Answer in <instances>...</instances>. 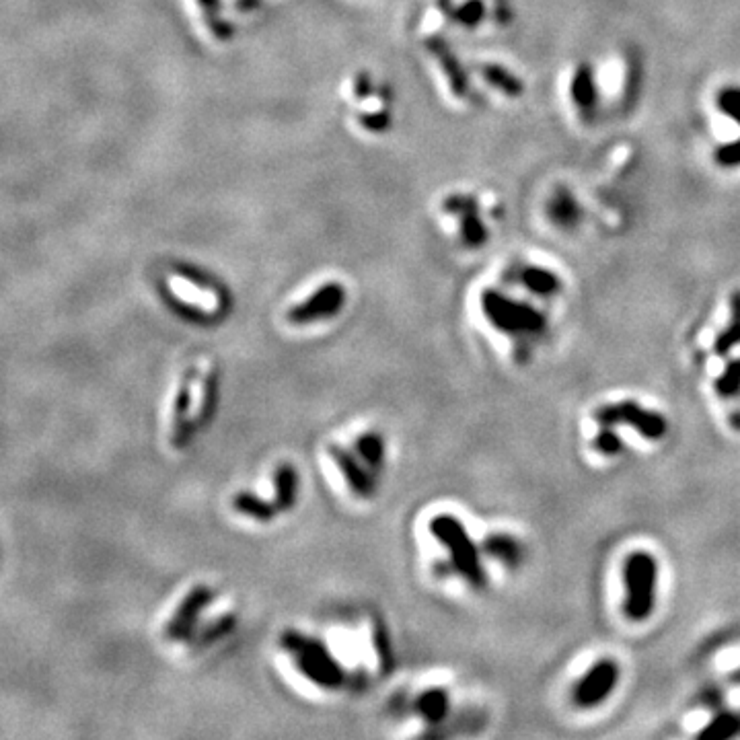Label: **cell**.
<instances>
[{
	"label": "cell",
	"instance_id": "cell-4",
	"mask_svg": "<svg viewBox=\"0 0 740 740\" xmlns=\"http://www.w3.org/2000/svg\"><path fill=\"white\" fill-rule=\"evenodd\" d=\"M481 307L488 321L502 333H510V336H527V333H539L545 327V317L533 309L531 305L518 303L508 299V296L486 290L484 299H481Z\"/></svg>",
	"mask_w": 740,
	"mask_h": 740
},
{
	"label": "cell",
	"instance_id": "cell-14",
	"mask_svg": "<svg viewBox=\"0 0 740 740\" xmlns=\"http://www.w3.org/2000/svg\"><path fill=\"white\" fill-rule=\"evenodd\" d=\"M416 710L422 714L428 722H440L449 712V695L444 689H428L424 691L418 701Z\"/></svg>",
	"mask_w": 740,
	"mask_h": 740
},
{
	"label": "cell",
	"instance_id": "cell-21",
	"mask_svg": "<svg viewBox=\"0 0 740 740\" xmlns=\"http://www.w3.org/2000/svg\"><path fill=\"white\" fill-rule=\"evenodd\" d=\"M373 646H375V652H377V660L381 664L383 673H387L391 666H393V656H391V646H389V638H387V632L381 621L375 619L373 623Z\"/></svg>",
	"mask_w": 740,
	"mask_h": 740
},
{
	"label": "cell",
	"instance_id": "cell-17",
	"mask_svg": "<svg viewBox=\"0 0 740 740\" xmlns=\"http://www.w3.org/2000/svg\"><path fill=\"white\" fill-rule=\"evenodd\" d=\"M521 280L525 284V288H529L533 294H539V296H551L560 290V280L558 276H555L553 272L549 270H543V268H535V266H529L523 270L521 274Z\"/></svg>",
	"mask_w": 740,
	"mask_h": 740
},
{
	"label": "cell",
	"instance_id": "cell-8",
	"mask_svg": "<svg viewBox=\"0 0 740 740\" xmlns=\"http://www.w3.org/2000/svg\"><path fill=\"white\" fill-rule=\"evenodd\" d=\"M196 377V368H188L179 379L177 391H175V401H173V418H171V440L173 447L181 449L188 444L194 428L188 420L190 416V403H192V383Z\"/></svg>",
	"mask_w": 740,
	"mask_h": 740
},
{
	"label": "cell",
	"instance_id": "cell-1",
	"mask_svg": "<svg viewBox=\"0 0 740 740\" xmlns=\"http://www.w3.org/2000/svg\"><path fill=\"white\" fill-rule=\"evenodd\" d=\"M656 560L646 551H634L627 555L623 564V584H625V615L634 621H644L654 611L656 601Z\"/></svg>",
	"mask_w": 740,
	"mask_h": 740
},
{
	"label": "cell",
	"instance_id": "cell-11",
	"mask_svg": "<svg viewBox=\"0 0 740 740\" xmlns=\"http://www.w3.org/2000/svg\"><path fill=\"white\" fill-rule=\"evenodd\" d=\"M296 488H299V475L290 463H282L274 471V504L278 512H288L296 502Z\"/></svg>",
	"mask_w": 740,
	"mask_h": 740
},
{
	"label": "cell",
	"instance_id": "cell-7",
	"mask_svg": "<svg viewBox=\"0 0 740 740\" xmlns=\"http://www.w3.org/2000/svg\"><path fill=\"white\" fill-rule=\"evenodd\" d=\"M212 597H214V592L208 586L204 584L194 586L188 595L183 597L177 611L165 625L167 640H188L194 632L198 617L202 615L206 605L212 601Z\"/></svg>",
	"mask_w": 740,
	"mask_h": 740
},
{
	"label": "cell",
	"instance_id": "cell-2",
	"mask_svg": "<svg viewBox=\"0 0 740 740\" xmlns=\"http://www.w3.org/2000/svg\"><path fill=\"white\" fill-rule=\"evenodd\" d=\"M430 533L451 553V562L455 570L473 586H484L486 574L481 568L479 551L469 537L463 523H459L451 514H438L430 521Z\"/></svg>",
	"mask_w": 740,
	"mask_h": 740
},
{
	"label": "cell",
	"instance_id": "cell-3",
	"mask_svg": "<svg viewBox=\"0 0 740 740\" xmlns=\"http://www.w3.org/2000/svg\"><path fill=\"white\" fill-rule=\"evenodd\" d=\"M280 642L294 656L299 671L315 685L333 689L344 683L342 666L321 642L311 640L299 632H284Z\"/></svg>",
	"mask_w": 740,
	"mask_h": 740
},
{
	"label": "cell",
	"instance_id": "cell-23",
	"mask_svg": "<svg viewBox=\"0 0 740 740\" xmlns=\"http://www.w3.org/2000/svg\"><path fill=\"white\" fill-rule=\"evenodd\" d=\"M592 447H595L603 455H617L623 449V442L611 428L603 426V430L597 434V438L592 440Z\"/></svg>",
	"mask_w": 740,
	"mask_h": 740
},
{
	"label": "cell",
	"instance_id": "cell-18",
	"mask_svg": "<svg viewBox=\"0 0 740 740\" xmlns=\"http://www.w3.org/2000/svg\"><path fill=\"white\" fill-rule=\"evenodd\" d=\"M740 344V292L732 296V317L728 327L720 333L714 342V352L718 356H728V352Z\"/></svg>",
	"mask_w": 740,
	"mask_h": 740
},
{
	"label": "cell",
	"instance_id": "cell-13",
	"mask_svg": "<svg viewBox=\"0 0 740 740\" xmlns=\"http://www.w3.org/2000/svg\"><path fill=\"white\" fill-rule=\"evenodd\" d=\"M233 508L239 514H245V516H249V518H253V521H259V523H270L278 512L276 504H270L264 498H259L251 492H237L233 496Z\"/></svg>",
	"mask_w": 740,
	"mask_h": 740
},
{
	"label": "cell",
	"instance_id": "cell-16",
	"mask_svg": "<svg viewBox=\"0 0 740 740\" xmlns=\"http://www.w3.org/2000/svg\"><path fill=\"white\" fill-rule=\"evenodd\" d=\"M356 451H358V455L362 457V461L366 463L368 469L381 471L383 457H385V444H383L381 434L366 432V434L358 436L356 438Z\"/></svg>",
	"mask_w": 740,
	"mask_h": 740
},
{
	"label": "cell",
	"instance_id": "cell-9",
	"mask_svg": "<svg viewBox=\"0 0 740 740\" xmlns=\"http://www.w3.org/2000/svg\"><path fill=\"white\" fill-rule=\"evenodd\" d=\"M327 455L331 457L333 463H336V467L340 469V473L346 479V484L350 486V490L356 496L370 498V496L375 494V481H373V477L368 475V471L362 467V463L352 453H348L346 449H342L340 444L331 442V444H327Z\"/></svg>",
	"mask_w": 740,
	"mask_h": 740
},
{
	"label": "cell",
	"instance_id": "cell-10",
	"mask_svg": "<svg viewBox=\"0 0 740 740\" xmlns=\"http://www.w3.org/2000/svg\"><path fill=\"white\" fill-rule=\"evenodd\" d=\"M340 305H342V290L338 286H325L313 296L309 303L292 309L288 319L292 323H307L319 317L333 315L340 309Z\"/></svg>",
	"mask_w": 740,
	"mask_h": 740
},
{
	"label": "cell",
	"instance_id": "cell-19",
	"mask_svg": "<svg viewBox=\"0 0 740 740\" xmlns=\"http://www.w3.org/2000/svg\"><path fill=\"white\" fill-rule=\"evenodd\" d=\"M736 734H740V716L732 712H722L697 734V738L699 740H726Z\"/></svg>",
	"mask_w": 740,
	"mask_h": 740
},
{
	"label": "cell",
	"instance_id": "cell-6",
	"mask_svg": "<svg viewBox=\"0 0 740 740\" xmlns=\"http://www.w3.org/2000/svg\"><path fill=\"white\" fill-rule=\"evenodd\" d=\"M619 681V666L613 660H601L582 677L574 689V701L580 708H592L611 695Z\"/></svg>",
	"mask_w": 740,
	"mask_h": 740
},
{
	"label": "cell",
	"instance_id": "cell-15",
	"mask_svg": "<svg viewBox=\"0 0 740 740\" xmlns=\"http://www.w3.org/2000/svg\"><path fill=\"white\" fill-rule=\"evenodd\" d=\"M484 551L506 566H516L518 562H521V555H523L521 545H518V541L508 535H490L484 541Z\"/></svg>",
	"mask_w": 740,
	"mask_h": 740
},
{
	"label": "cell",
	"instance_id": "cell-12",
	"mask_svg": "<svg viewBox=\"0 0 740 740\" xmlns=\"http://www.w3.org/2000/svg\"><path fill=\"white\" fill-rule=\"evenodd\" d=\"M200 405H198V414H196V426L204 428L210 424V420L216 414V403H218V368L212 366L206 377L202 379V389H200Z\"/></svg>",
	"mask_w": 740,
	"mask_h": 740
},
{
	"label": "cell",
	"instance_id": "cell-20",
	"mask_svg": "<svg viewBox=\"0 0 740 740\" xmlns=\"http://www.w3.org/2000/svg\"><path fill=\"white\" fill-rule=\"evenodd\" d=\"M716 391L722 399H732L740 393V358L726 364L724 373L716 381Z\"/></svg>",
	"mask_w": 740,
	"mask_h": 740
},
{
	"label": "cell",
	"instance_id": "cell-22",
	"mask_svg": "<svg viewBox=\"0 0 740 740\" xmlns=\"http://www.w3.org/2000/svg\"><path fill=\"white\" fill-rule=\"evenodd\" d=\"M235 623H237V617L235 615H222L220 619H216L214 623H210L208 627L202 629V634H200L198 640L202 642V646L212 644V642H216L220 638H225L227 634H231L233 629H235Z\"/></svg>",
	"mask_w": 740,
	"mask_h": 740
},
{
	"label": "cell",
	"instance_id": "cell-5",
	"mask_svg": "<svg viewBox=\"0 0 740 740\" xmlns=\"http://www.w3.org/2000/svg\"><path fill=\"white\" fill-rule=\"evenodd\" d=\"M595 420L607 428H613L617 424H627V426H632L638 434L650 440L662 438L666 434V428H669L660 414L644 410V407H640L634 401L603 405L595 412Z\"/></svg>",
	"mask_w": 740,
	"mask_h": 740
}]
</instances>
